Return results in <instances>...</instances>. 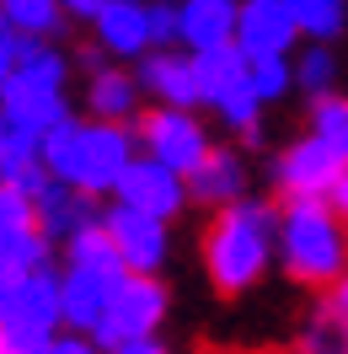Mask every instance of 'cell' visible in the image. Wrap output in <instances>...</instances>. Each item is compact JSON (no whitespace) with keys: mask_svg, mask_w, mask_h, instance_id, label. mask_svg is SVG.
Segmentation results:
<instances>
[{"mask_svg":"<svg viewBox=\"0 0 348 354\" xmlns=\"http://www.w3.org/2000/svg\"><path fill=\"white\" fill-rule=\"evenodd\" d=\"M279 225H284V215H273L258 199L225 204L215 221H209V231H204V268H209L215 290L241 295V290L258 285L262 274H268V263H273Z\"/></svg>","mask_w":348,"mask_h":354,"instance_id":"1","label":"cell"},{"mask_svg":"<svg viewBox=\"0 0 348 354\" xmlns=\"http://www.w3.org/2000/svg\"><path fill=\"white\" fill-rule=\"evenodd\" d=\"M279 263L289 279L300 285H338L348 274V221L338 204L311 199V194H289L279 209Z\"/></svg>","mask_w":348,"mask_h":354,"instance_id":"2","label":"cell"},{"mask_svg":"<svg viewBox=\"0 0 348 354\" xmlns=\"http://www.w3.org/2000/svg\"><path fill=\"white\" fill-rule=\"evenodd\" d=\"M44 167L75 188H86V194H118L124 172L134 167L129 129H118L108 118H97V124L65 118L44 134Z\"/></svg>","mask_w":348,"mask_h":354,"instance_id":"3","label":"cell"},{"mask_svg":"<svg viewBox=\"0 0 348 354\" xmlns=\"http://www.w3.org/2000/svg\"><path fill=\"white\" fill-rule=\"evenodd\" d=\"M65 328V279L38 268L27 279H0V354H38Z\"/></svg>","mask_w":348,"mask_h":354,"instance_id":"4","label":"cell"},{"mask_svg":"<svg viewBox=\"0 0 348 354\" xmlns=\"http://www.w3.org/2000/svg\"><path fill=\"white\" fill-rule=\"evenodd\" d=\"M193 59H198V81H204V102H209L231 129H241L252 140V134H258V108H262L258 86H252V59H246L236 44L231 48H204Z\"/></svg>","mask_w":348,"mask_h":354,"instance_id":"5","label":"cell"},{"mask_svg":"<svg viewBox=\"0 0 348 354\" xmlns=\"http://www.w3.org/2000/svg\"><path fill=\"white\" fill-rule=\"evenodd\" d=\"M166 317V285L155 274H129V285L118 290V301L108 306V317L97 322V344L102 349H118V344H134V338H155Z\"/></svg>","mask_w":348,"mask_h":354,"instance_id":"6","label":"cell"},{"mask_svg":"<svg viewBox=\"0 0 348 354\" xmlns=\"http://www.w3.org/2000/svg\"><path fill=\"white\" fill-rule=\"evenodd\" d=\"M65 328L70 333H97L118 301V290L129 285V263H65Z\"/></svg>","mask_w":348,"mask_h":354,"instance_id":"7","label":"cell"},{"mask_svg":"<svg viewBox=\"0 0 348 354\" xmlns=\"http://www.w3.org/2000/svg\"><path fill=\"white\" fill-rule=\"evenodd\" d=\"M139 140H145V151L161 161V167H172V172L193 177L204 167V156H209V140L198 129L193 108H155L145 113V124H139Z\"/></svg>","mask_w":348,"mask_h":354,"instance_id":"8","label":"cell"},{"mask_svg":"<svg viewBox=\"0 0 348 354\" xmlns=\"http://www.w3.org/2000/svg\"><path fill=\"white\" fill-rule=\"evenodd\" d=\"M279 183L289 188V194H311V199H327L338 183H343V172H348V151L343 145H332L327 134H305V140H295L289 151L279 156Z\"/></svg>","mask_w":348,"mask_h":354,"instance_id":"9","label":"cell"},{"mask_svg":"<svg viewBox=\"0 0 348 354\" xmlns=\"http://www.w3.org/2000/svg\"><path fill=\"white\" fill-rule=\"evenodd\" d=\"M102 225H108V236L118 242L129 274H155V268L166 263V221L161 215H145L134 204H113L108 215H102Z\"/></svg>","mask_w":348,"mask_h":354,"instance_id":"10","label":"cell"},{"mask_svg":"<svg viewBox=\"0 0 348 354\" xmlns=\"http://www.w3.org/2000/svg\"><path fill=\"white\" fill-rule=\"evenodd\" d=\"M182 199H193V194H188V183H182V172L161 167L155 156L134 161L129 172H124V183H118V204H134V209L161 215V221H172L177 209H182Z\"/></svg>","mask_w":348,"mask_h":354,"instance_id":"11","label":"cell"},{"mask_svg":"<svg viewBox=\"0 0 348 354\" xmlns=\"http://www.w3.org/2000/svg\"><path fill=\"white\" fill-rule=\"evenodd\" d=\"M91 199H97V194L75 188V183H65V177H48L44 188L32 194V204H38V225H44L48 242H75L86 225L102 221Z\"/></svg>","mask_w":348,"mask_h":354,"instance_id":"12","label":"cell"},{"mask_svg":"<svg viewBox=\"0 0 348 354\" xmlns=\"http://www.w3.org/2000/svg\"><path fill=\"white\" fill-rule=\"evenodd\" d=\"M300 38V22L289 11V0H246L241 6V27H236V48L246 59H268Z\"/></svg>","mask_w":348,"mask_h":354,"instance_id":"13","label":"cell"},{"mask_svg":"<svg viewBox=\"0 0 348 354\" xmlns=\"http://www.w3.org/2000/svg\"><path fill=\"white\" fill-rule=\"evenodd\" d=\"M0 118L11 129H32L48 134L54 124H65V91L59 86H38V81H17V75H0Z\"/></svg>","mask_w":348,"mask_h":354,"instance_id":"14","label":"cell"},{"mask_svg":"<svg viewBox=\"0 0 348 354\" xmlns=\"http://www.w3.org/2000/svg\"><path fill=\"white\" fill-rule=\"evenodd\" d=\"M139 86L155 91L166 108H198L204 102V81H198L193 54H172V48H151L139 59Z\"/></svg>","mask_w":348,"mask_h":354,"instance_id":"15","label":"cell"},{"mask_svg":"<svg viewBox=\"0 0 348 354\" xmlns=\"http://www.w3.org/2000/svg\"><path fill=\"white\" fill-rule=\"evenodd\" d=\"M236 27H241V6H231V0H182V44H188V54L231 48Z\"/></svg>","mask_w":348,"mask_h":354,"instance_id":"16","label":"cell"},{"mask_svg":"<svg viewBox=\"0 0 348 354\" xmlns=\"http://www.w3.org/2000/svg\"><path fill=\"white\" fill-rule=\"evenodd\" d=\"M91 27H97V44L108 48V54H145V48H155L151 6L145 0H108V11Z\"/></svg>","mask_w":348,"mask_h":354,"instance_id":"17","label":"cell"},{"mask_svg":"<svg viewBox=\"0 0 348 354\" xmlns=\"http://www.w3.org/2000/svg\"><path fill=\"white\" fill-rule=\"evenodd\" d=\"M241 188H246V167H241L231 151H209V156H204V167L188 177V194H193L198 204H209V209L236 204Z\"/></svg>","mask_w":348,"mask_h":354,"instance_id":"18","label":"cell"},{"mask_svg":"<svg viewBox=\"0 0 348 354\" xmlns=\"http://www.w3.org/2000/svg\"><path fill=\"white\" fill-rule=\"evenodd\" d=\"M48 268L44 225H0V279H27Z\"/></svg>","mask_w":348,"mask_h":354,"instance_id":"19","label":"cell"},{"mask_svg":"<svg viewBox=\"0 0 348 354\" xmlns=\"http://www.w3.org/2000/svg\"><path fill=\"white\" fill-rule=\"evenodd\" d=\"M86 102H91L97 118H108V124H129L134 108H139V81L118 75V70H102V75H91Z\"/></svg>","mask_w":348,"mask_h":354,"instance_id":"20","label":"cell"},{"mask_svg":"<svg viewBox=\"0 0 348 354\" xmlns=\"http://www.w3.org/2000/svg\"><path fill=\"white\" fill-rule=\"evenodd\" d=\"M65 0H0V27H17V32H38V38H48V32H59V22H65Z\"/></svg>","mask_w":348,"mask_h":354,"instance_id":"21","label":"cell"},{"mask_svg":"<svg viewBox=\"0 0 348 354\" xmlns=\"http://www.w3.org/2000/svg\"><path fill=\"white\" fill-rule=\"evenodd\" d=\"M38 167H44V134L0 124V177H6V183H17V177L38 172Z\"/></svg>","mask_w":348,"mask_h":354,"instance_id":"22","label":"cell"},{"mask_svg":"<svg viewBox=\"0 0 348 354\" xmlns=\"http://www.w3.org/2000/svg\"><path fill=\"white\" fill-rule=\"evenodd\" d=\"M289 11H295L300 32H311L316 44L338 38V32H343V22H348V6H343V0H289Z\"/></svg>","mask_w":348,"mask_h":354,"instance_id":"23","label":"cell"},{"mask_svg":"<svg viewBox=\"0 0 348 354\" xmlns=\"http://www.w3.org/2000/svg\"><path fill=\"white\" fill-rule=\"evenodd\" d=\"M343 344H348V322L338 317V306L316 311V317L305 322V333H300V354H338Z\"/></svg>","mask_w":348,"mask_h":354,"instance_id":"24","label":"cell"},{"mask_svg":"<svg viewBox=\"0 0 348 354\" xmlns=\"http://www.w3.org/2000/svg\"><path fill=\"white\" fill-rule=\"evenodd\" d=\"M332 81H338V59H332V48H327V44L305 48V59L295 65V86H305L311 97H327Z\"/></svg>","mask_w":348,"mask_h":354,"instance_id":"25","label":"cell"},{"mask_svg":"<svg viewBox=\"0 0 348 354\" xmlns=\"http://www.w3.org/2000/svg\"><path fill=\"white\" fill-rule=\"evenodd\" d=\"M311 124H316V134H327L332 145H343L348 151V97H311Z\"/></svg>","mask_w":348,"mask_h":354,"instance_id":"26","label":"cell"},{"mask_svg":"<svg viewBox=\"0 0 348 354\" xmlns=\"http://www.w3.org/2000/svg\"><path fill=\"white\" fill-rule=\"evenodd\" d=\"M252 86H258L262 102H279L284 91L295 86V70L284 54H268V59H252Z\"/></svg>","mask_w":348,"mask_h":354,"instance_id":"27","label":"cell"},{"mask_svg":"<svg viewBox=\"0 0 348 354\" xmlns=\"http://www.w3.org/2000/svg\"><path fill=\"white\" fill-rule=\"evenodd\" d=\"M151 38L155 48L182 44V0H151Z\"/></svg>","mask_w":348,"mask_h":354,"instance_id":"28","label":"cell"},{"mask_svg":"<svg viewBox=\"0 0 348 354\" xmlns=\"http://www.w3.org/2000/svg\"><path fill=\"white\" fill-rule=\"evenodd\" d=\"M38 354H108L91 333H59V338H48Z\"/></svg>","mask_w":348,"mask_h":354,"instance_id":"29","label":"cell"},{"mask_svg":"<svg viewBox=\"0 0 348 354\" xmlns=\"http://www.w3.org/2000/svg\"><path fill=\"white\" fill-rule=\"evenodd\" d=\"M70 17H81V22H97L102 11H108V0H65Z\"/></svg>","mask_w":348,"mask_h":354,"instance_id":"30","label":"cell"},{"mask_svg":"<svg viewBox=\"0 0 348 354\" xmlns=\"http://www.w3.org/2000/svg\"><path fill=\"white\" fill-rule=\"evenodd\" d=\"M108 354H166V344H155V338H134V344H118Z\"/></svg>","mask_w":348,"mask_h":354,"instance_id":"31","label":"cell"},{"mask_svg":"<svg viewBox=\"0 0 348 354\" xmlns=\"http://www.w3.org/2000/svg\"><path fill=\"white\" fill-rule=\"evenodd\" d=\"M332 306H338V317L348 322V274L338 279V285H332Z\"/></svg>","mask_w":348,"mask_h":354,"instance_id":"32","label":"cell"},{"mask_svg":"<svg viewBox=\"0 0 348 354\" xmlns=\"http://www.w3.org/2000/svg\"><path fill=\"white\" fill-rule=\"evenodd\" d=\"M332 204H338V209H343V221H348V172H343V183H338V188H332Z\"/></svg>","mask_w":348,"mask_h":354,"instance_id":"33","label":"cell"},{"mask_svg":"<svg viewBox=\"0 0 348 354\" xmlns=\"http://www.w3.org/2000/svg\"><path fill=\"white\" fill-rule=\"evenodd\" d=\"M338 354H348V344H343V349H338Z\"/></svg>","mask_w":348,"mask_h":354,"instance_id":"34","label":"cell"}]
</instances>
